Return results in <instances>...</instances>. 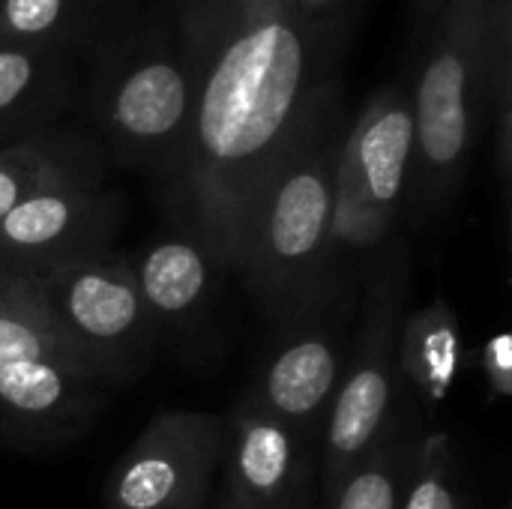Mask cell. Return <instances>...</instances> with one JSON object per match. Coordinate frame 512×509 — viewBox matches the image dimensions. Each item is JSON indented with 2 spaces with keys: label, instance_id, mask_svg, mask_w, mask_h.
<instances>
[{
  "label": "cell",
  "instance_id": "6da1fadb",
  "mask_svg": "<svg viewBox=\"0 0 512 509\" xmlns=\"http://www.w3.org/2000/svg\"><path fill=\"white\" fill-rule=\"evenodd\" d=\"M195 102L183 150L156 180L174 231L234 273L246 216L288 147L339 96V51L291 0H171Z\"/></svg>",
  "mask_w": 512,
  "mask_h": 509
},
{
  "label": "cell",
  "instance_id": "7a4b0ae2",
  "mask_svg": "<svg viewBox=\"0 0 512 509\" xmlns=\"http://www.w3.org/2000/svg\"><path fill=\"white\" fill-rule=\"evenodd\" d=\"M345 132L339 93L276 162L246 216L234 276L273 327L327 288L324 249Z\"/></svg>",
  "mask_w": 512,
  "mask_h": 509
},
{
  "label": "cell",
  "instance_id": "3957f363",
  "mask_svg": "<svg viewBox=\"0 0 512 509\" xmlns=\"http://www.w3.org/2000/svg\"><path fill=\"white\" fill-rule=\"evenodd\" d=\"M87 57L84 102L108 162L162 180L183 150L195 102L171 6L123 15Z\"/></svg>",
  "mask_w": 512,
  "mask_h": 509
},
{
  "label": "cell",
  "instance_id": "277c9868",
  "mask_svg": "<svg viewBox=\"0 0 512 509\" xmlns=\"http://www.w3.org/2000/svg\"><path fill=\"white\" fill-rule=\"evenodd\" d=\"M495 0H444L420 36L411 108L417 162L408 213L441 219L462 195L486 129Z\"/></svg>",
  "mask_w": 512,
  "mask_h": 509
},
{
  "label": "cell",
  "instance_id": "5b68a950",
  "mask_svg": "<svg viewBox=\"0 0 512 509\" xmlns=\"http://www.w3.org/2000/svg\"><path fill=\"white\" fill-rule=\"evenodd\" d=\"M414 258L399 234L363 273L357 324L345 372L318 441V501L324 504L348 471L387 435L402 414L399 327L408 312Z\"/></svg>",
  "mask_w": 512,
  "mask_h": 509
},
{
  "label": "cell",
  "instance_id": "8992f818",
  "mask_svg": "<svg viewBox=\"0 0 512 509\" xmlns=\"http://www.w3.org/2000/svg\"><path fill=\"white\" fill-rule=\"evenodd\" d=\"M36 288L48 324L96 384H132L150 369L159 333L129 255L108 249L69 261L42 273Z\"/></svg>",
  "mask_w": 512,
  "mask_h": 509
},
{
  "label": "cell",
  "instance_id": "52a82bcc",
  "mask_svg": "<svg viewBox=\"0 0 512 509\" xmlns=\"http://www.w3.org/2000/svg\"><path fill=\"white\" fill-rule=\"evenodd\" d=\"M99 408L102 384L60 342L42 303L0 312V444L27 453L66 447Z\"/></svg>",
  "mask_w": 512,
  "mask_h": 509
},
{
  "label": "cell",
  "instance_id": "ba28073f",
  "mask_svg": "<svg viewBox=\"0 0 512 509\" xmlns=\"http://www.w3.org/2000/svg\"><path fill=\"white\" fill-rule=\"evenodd\" d=\"M363 282V279H360ZM360 282H330L312 303L276 324L273 345L246 390L252 402L321 441L336 399L360 303Z\"/></svg>",
  "mask_w": 512,
  "mask_h": 509
},
{
  "label": "cell",
  "instance_id": "9c48e42d",
  "mask_svg": "<svg viewBox=\"0 0 512 509\" xmlns=\"http://www.w3.org/2000/svg\"><path fill=\"white\" fill-rule=\"evenodd\" d=\"M225 417L162 411L120 456L105 480V509H204L219 474Z\"/></svg>",
  "mask_w": 512,
  "mask_h": 509
},
{
  "label": "cell",
  "instance_id": "30bf717a",
  "mask_svg": "<svg viewBox=\"0 0 512 509\" xmlns=\"http://www.w3.org/2000/svg\"><path fill=\"white\" fill-rule=\"evenodd\" d=\"M123 219L126 201L108 177L48 186L0 219V267L39 279L69 261L108 252Z\"/></svg>",
  "mask_w": 512,
  "mask_h": 509
},
{
  "label": "cell",
  "instance_id": "8fae6325",
  "mask_svg": "<svg viewBox=\"0 0 512 509\" xmlns=\"http://www.w3.org/2000/svg\"><path fill=\"white\" fill-rule=\"evenodd\" d=\"M225 417L222 489L258 509H315L318 444L246 393Z\"/></svg>",
  "mask_w": 512,
  "mask_h": 509
},
{
  "label": "cell",
  "instance_id": "7c38bea8",
  "mask_svg": "<svg viewBox=\"0 0 512 509\" xmlns=\"http://www.w3.org/2000/svg\"><path fill=\"white\" fill-rule=\"evenodd\" d=\"M417 162L414 108L405 81H393L366 99L360 114L348 120L339 150V174L372 207L408 216V195Z\"/></svg>",
  "mask_w": 512,
  "mask_h": 509
},
{
  "label": "cell",
  "instance_id": "4fadbf2b",
  "mask_svg": "<svg viewBox=\"0 0 512 509\" xmlns=\"http://www.w3.org/2000/svg\"><path fill=\"white\" fill-rule=\"evenodd\" d=\"M78 54L0 42V147L60 126L81 93Z\"/></svg>",
  "mask_w": 512,
  "mask_h": 509
},
{
  "label": "cell",
  "instance_id": "5bb4252c",
  "mask_svg": "<svg viewBox=\"0 0 512 509\" xmlns=\"http://www.w3.org/2000/svg\"><path fill=\"white\" fill-rule=\"evenodd\" d=\"M132 273L159 336L198 324L222 276L210 252L183 231L150 240L132 261Z\"/></svg>",
  "mask_w": 512,
  "mask_h": 509
},
{
  "label": "cell",
  "instance_id": "9a60e30c",
  "mask_svg": "<svg viewBox=\"0 0 512 509\" xmlns=\"http://www.w3.org/2000/svg\"><path fill=\"white\" fill-rule=\"evenodd\" d=\"M396 360L405 402L420 414L441 408L450 399L465 363V339L459 315L444 294H435L426 306L405 312Z\"/></svg>",
  "mask_w": 512,
  "mask_h": 509
},
{
  "label": "cell",
  "instance_id": "2e32d148",
  "mask_svg": "<svg viewBox=\"0 0 512 509\" xmlns=\"http://www.w3.org/2000/svg\"><path fill=\"white\" fill-rule=\"evenodd\" d=\"M108 177V156L93 132L54 126L0 147V219L30 195L69 183Z\"/></svg>",
  "mask_w": 512,
  "mask_h": 509
},
{
  "label": "cell",
  "instance_id": "e0dca14e",
  "mask_svg": "<svg viewBox=\"0 0 512 509\" xmlns=\"http://www.w3.org/2000/svg\"><path fill=\"white\" fill-rule=\"evenodd\" d=\"M423 435V414L414 405H405L387 435L348 471L321 509H399Z\"/></svg>",
  "mask_w": 512,
  "mask_h": 509
},
{
  "label": "cell",
  "instance_id": "ac0fdd59",
  "mask_svg": "<svg viewBox=\"0 0 512 509\" xmlns=\"http://www.w3.org/2000/svg\"><path fill=\"white\" fill-rule=\"evenodd\" d=\"M123 15L93 0H0V42L87 54Z\"/></svg>",
  "mask_w": 512,
  "mask_h": 509
},
{
  "label": "cell",
  "instance_id": "d6986e66",
  "mask_svg": "<svg viewBox=\"0 0 512 509\" xmlns=\"http://www.w3.org/2000/svg\"><path fill=\"white\" fill-rule=\"evenodd\" d=\"M399 509H477V486L450 432L426 429Z\"/></svg>",
  "mask_w": 512,
  "mask_h": 509
},
{
  "label": "cell",
  "instance_id": "ffe728a7",
  "mask_svg": "<svg viewBox=\"0 0 512 509\" xmlns=\"http://www.w3.org/2000/svg\"><path fill=\"white\" fill-rule=\"evenodd\" d=\"M486 129H489L492 171L507 210L512 195V0H495V12H492Z\"/></svg>",
  "mask_w": 512,
  "mask_h": 509
},
{
  "label": "cell",
  "instance_id": "44dd1931",
  "mask_svg": "<svg viewBox=\"0 0 512 509\" xmlns=\"http://www.w3.org/2000/svg\"><path fill=\"white\" fill-rule=\"evenodd\" d=\"M477 366L486 384L489 402H504L512 396V336L510 330L492 333L480 351H477Z\"/></svg>",
  "mask_w": 512,
  "mask_h": 509
},
{
  "label": "cell",
  "instance_id": "7402d4cb",
  "mask_svg": "<svg viewBox=\"0 0 512 509\" xmlns=\"http://www.w3.org/2000/svg\"><path fill=\"white\" fill-rule=\"evenodd\" d=\"M291 3L315 36L342 48L345 30H348L360 0H291Z\"/></svg>",
  "mask_w": 512,
  "mask_h": 509
},
{
  "label": "cell",
  "instance_id": "603a6c76",
  "mask_svg": "<svg viewBox=\"0 0 512 509\" xmlns=\"http://www.w3.org/2000/svg\"><path fill=\"white\" fill-rule=\"evenodd\" d=\"M39 303H42V300H39L36 279L0 267V312L27 309V306H39Z\"/></svg>",
  "mask_w": 512,
  "mask_h": 509
},
{
  "label": "cell",
  "instance_id": "cb8c5ba5",
  "mask_svg": "<svg viewBox=\"0 0 512 509\" xmlns=\"http://www.w3.org/2000/svg\"><path fill=\"white\" fill-rule=\"evenodd\" d=\"M444 0H411V9H414V30H417V39L429 30L435 12L441 9Z\"/></svg>",
  "mask_w": 512,
  "mask_h": 509
},
{
  "label": "cell",
  "instance_id": "d4e9b609",
  "mask_svg": "<svg viewBox=\"0 0 512 509\" xmlns=\"http://www.w3.org/2000/svg\"><path fill=\"white\" fill-rule=\"evenodd\" d=\"M204 509H258L252 507L249 501H243V498H237V495H231V492H219V498H216V504L213 507H204Z\"/></svg>",
  "mask_w": 512,
  "mask_h": 509
},
{
  "label": "cell",
  "instance_id": "484cf974",
  "mask_svg": "<svg viewBox=\"0 0 512 509\" xmlns=\"http://www.w3.org/2000/svg\"><path fill=\"white\" fill-rule=\"evenodd\" d=\"M93 3H102V6H114V0H93ZM117 9V6H114Z\"/></svg>",
  "mask_w": 512,
  "mask_h": 509
},
{
  "label": "cell",
  "instance_id": "4316f807",
  "mask_svg": "<svg viewBox=\"0 0 512 509\" xmlns=\"http://www.w3.org/2000/svg\"><path fill=\"white\" fill-rule=\"evenodd\" d=\"M498 509H510V507H507V504H504V507H498Z\"/></svg>",
  "mask_w": 512,
  "mask_h": 509
},
{
  "label": "cell",
  "instance_id": "83f0119b",
  "mask_svg": "<svg viewBox=\"0 0 512 509\" xmlns=\"http://www.w3.org/2000/svg\"><path fill=\"white\" fill-rule=\"evenodd\" d=\"M315 509H321V507H315Z\"/></svg>",
  "mask_w": 512,
  "mask_h": 509
}]
</instances>
